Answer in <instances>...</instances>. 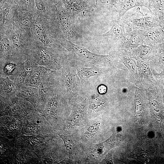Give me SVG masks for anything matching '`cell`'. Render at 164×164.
I'll return each instance as SVG.
<instances>
[{
    "instance_id": "obj_14",
    "label": "cell",
    "mask_w": 164,
    "mask_h": 164,
    "mask_svg": "<svg viewBox=\"0 0 164 164\" xmlns=\"http://www.w3.org/2000/svg\"><path fill=\"white\" fill-rule=\"evenodd\" d=\"M148 9L157 18L164 28V0H149Z\"/></svg>"
},
{
    "instance_id": "obj_10",
    "label": "cell",
    "mask_w": 164,
    "mask_h": 164,
    "mask_svg": "<svg viewBox=\"0 0 164 164\" xmlns=\"http://www.w3.org/2000/svg\"><path fill=\"white\" fill-rule=\"evenodd\" d=\"M16 57L0 59V77H9L15 73L19 64L24 61Z\"/></svg>"
},
{
    "instance_id": "obj_19",
    "label": "cell",
    "mask_w": 164,
    "mask_h": 164,
    "mask_svg": "<svg viewBox=\"0 0 164 164\" xmlns=\"http://www.w3.org/2000/svg\"><path fill=\"white\" fill-rule=\"evenodd\" d=\"M155 56L159 64L164 67V43L160 44L155 47Z\"/></svg>"
},
{
    "instance_id": "obj_16",
    "label": "cell",
    "mask_w": 164,
    "mask_h": 164,
    "mask_svg": "<svg viewBox=\"0 0 164 164\" xmlns=\"http://www.w3.org/2000/svg\"><path fill=\"white\" fill-rule=\"evenodd\" d=\"M0 94L5 97L15 93L17 87L8 77H0Z\"/></svg>"
},
{
    "instance_id": "obj_18",
    "label": "cell",
    "mask_w": 164,
    "mask_h": 164,
    "mask_svg": "<svg viewBox=\"0 0 164 164\" xmlns=\"http://www.w3.org/2000/svg\"><path fill=\"white\" fill-rule=\"evenodd\" d=\"M66 6L75 11H81L84 8V3L82 0H62Z\"/></svg>"
},
{
    "instance_id": "obj_7",
    "label": "cell",
    "mask_w": 164,
    "mask_h": 164,
    "mask_svg": "<svg viewBox=\"0 0 164 164\" xmlns=\"http://www.w3.org/2000/svg\"><path fill=\"white\" fill-rule=\"evenodd\" d=\"M149 0H109V4L117 10L119 18H123L125 13L131 9L138 6H144L148 8Z\"/></svg>"
},
{
    "instance_id": "obj_5",
    "label": "cell",
    "mask_w": 164,
    "mask_h": 164,
    "mask_svg": "<svg viewBox=\"0 0 164 164\" xmlns=\"http://www.w3.org/2000/svg\"><path fill=\"white\" fill-rule=\"evenodd\" d=\"M60 85L56 70H52L43 79L38 88L40 101L43 103L46 98L50 97Z\"/></svg>"
},
{
    "instance_id": "obj_15",
    "label": "cell",
    "mask_w": 164,
    "mask_h": 164,
    "mask_svg": "<svg viewBox=\"0 0 164 164\" xmlns=\"http://www.w3.org/2000/svg\"><path fill=\"white\" fill-rule=\"evenodd\" d=\"M77 74L81 81H86L91 77L101 74L103 72V69L99 67L93 66L92 67H76Z\"/></svg>"
},
{
    "instance_id": "obj_2",
    "label": "cell",
    "mask_w": 164,
    "mask_h": 164,
    "mask_svg": "<svg viewBox=\"0 0 164 164\" xmlns=\"http://www.w3.org/2000/svg\"><path fill=\"white\" fill-rule=\"evenodd\" d=\"M63 45L68 50L76 55L79 59L93 65L99 67L111 64L114 62L111 55H102L91 52L82 46L66 40Z\"/></svg>"
},
{
    "instance_id": "obj_9",
    "label": "cell",
    "mask_w": 164,
    "mask_h": 164,
    "mask_svg": "<svg viewBox=\"0 0 164 164\" xmlns=\"http://www.w3.org/2000/svg\"><path fill=\"white\" fill-rule=\"evenodd\" d=\"M52 70L39 65L29 73L23 85L38 88L43 79Z\"/></svg>"
},
{
    "instance_id": "obj_26",
    "label": "cell",
    "mask_w": 164,
    "mask_h": 164,
    "mask_svg": "<svg viewBox=\"0 0 164 164\" xmlns=\"http://www.w3.org/2000/svg\"><path fill=\"white\" fill-rule=\"evenodd\" d=\"M84 0V1H87H87H89V0Z\"/></svg>"
},
{
    "instance_id": "obj_3",
    "label": "cell",
    "mask_w": 164,
    "mask_h": 164,
    "mask_svg": "<svg viewBox=\"0 0 164 164\" xmlns=\"http://www.w3.org/2000/svg\"><path fill=\"white\" fill-rule=\"evenodd\" d=\"M76 66L71 61L57 70L60 82L67 94H71L82 90V81L79 77Z\"/></svg>"
},
{
    "instance_id": "obj_8",
    "label": "cell",
    "mask_w": 164,
    "mask_h": 164,
    "mask_svg": "<svg viewBox=\"0 0 164 164\" xmlns=\"http://www.w3.org/2000/svg\"><path fill=\"white\" fill-rule=\"evenodd\" d=\"M144 43L155 47L164 43V28L157 27L142 29Z\"/></svg>"
},
{
    "instance_id": "obj_6",
    "label": "cell",
    "mask_w": 164,
    "mask_h": 164,
    "mask_svg": "<svg viewBox=\"0 0 164 164\" xmlns=\"http://www.w3.org/2000/svg\"><path fill=\"white\" fill-rule=\"evenodd\" d=\"M38 66L32 59L27 57L25 61L19 64L15 73L9 78L18 87L23 84L29 73Z\"/></svg>"
},
{
    "instance_id": "obj_17",
    "label": "cell",
    "mask_w": 164,
    "mask_h": 164,
    "mask_svg": "<svg viewBox=\"0 0 164 164\" xmlns=\"http://www.w3.org/2000/svg\"><path fill=\"white\" fill-rule=\"evenodd\" d=\"M151 47L146 45H142L138 47L136 50V56L142 60H147L151 58L153 53Z\"/></svg>"
},
{
    "instance_id": "obj_22",
    "label": "cell",
    "mask_w": 164,
    "mask_h": 164,
    "mask_svg": "<svg viewBox=\"0 0 164 164\" xmlns=\"http://www.w3.org/2000/svg\"><path fill=\"white\" fill-rule=\"evenodd\" d=\"M98 92L100 94H103L107 91V87L104 85H102L98 87L97 90Z\"/></svg>"
},
{
    "instance_id": "obj_12",
    "label": "cell",
    "mask_w": 164,
    "mask_h": 164,
    "mask_svg": "<svg viewBox=\"0 0 164 164\" xmlns=\"http://www.w3.org/2000/svg\"><path fill=\"white\" fill-rule=\"evenodd\" d=\"M125 24L122 18H119L114 21L111 28L101 35L103 37L110 36L114 37L122 41L123 43L127 39L129 34L125 31Z\"/></svg>"
},
{
    "instance_id": "obj_23",
    "label": "cell",
    "mask_w": 164,
    "mask_h": 164,
    "mask_svg": "<svg viewBox=\"0 0 164 164\" xmlns=\"http://www.w3.org/2000/svg\"><path fill=\"white\" fill-rule=\"evenodd\" d=\"M144 65L143 66L142 70L143 72L146 75L150 74V71L148 66L147 65L148 64L145 62H143Z\"/></svg>"
},
{
    "instance_id": "obj_11",
    "label": "cell",
    "mask_w": 164,
    "mask_h": 164,
    "mask_svg": "<svg viewBox=\"0 0 164 164\" xmlns=\"http://www.w3.org/2000/svg\"><path fill=\"white\" fill-rule=\"evenodd\" d=\"M56 3V7L57 13V19L63 30L68 36H73L75 32L73 27L72 19L63 9L62 7Z\"/></svg>"
},
{
    "instance_id": "obj_24",
    "label": "cell",
    "mask_w": 164,
    "mask_h": 164,
    "mask_svg": "<svg viewBox=\"0 0 164 164\" xmlns=\"http://www.w3.org/2000/svg\"><path fill=\"white\" fill-rule=\"evenodd\" d=\"M21 23L25 26H28L29 23V20L28 18L26 17H22L20 20Z\"/></svg>"
},
{
    "instance_id": "obj_25",
    "label": "cell",
    "mask_w": 164,
    "mask_h": 164,
    "mask_svg": "<svg viewBox=\"0 0 164 164\" xmlns=\"http://www.w3.org/2000/svg\"><path fill=\"white\" fill-rule=\"evenodd\" d=\"M161 78L164 81V70H163L159 74Z\"/></svg>"
},
{
    "instance_id": "obj_20",
    "label": "cell",
    "mask_w": 164,
    "mask_h": 164,
    "mask_svg": "<svg viewBox=\"0 0 164 164\" xmlns=\"http://www.w3.org/2000/svg\"><path fill=\"white\" fill-rule=\"evenodd\" d=\"M35 30L36 34L40 40L45 45L50 46V43L46 36L44 30L42 26L38 23L36 25Z\"/></svg>"
},
{
    "instance_id": "obj_13",
    "label": "cell",
    "mask_w": 164,
    "mask_h": 164,
    "mask_svg": "<svg viewBox=\"0 0 164 164\" xmlns=\"http://www.w3.org/2000/svg\"><path fill=\"white\" fill-rule=\"evenodd\" d=\"M129 37L124 42L123 46L128 49L136 48L144 43L142 29L133 30L129 34Z\"/></svg>"
},
{
    "instance_id": "obj_4",
    "label": "cell",
    "mask_w": 164,
    "mask_h": 164,
    "mask_svg": "<svg viewBox=\"0 0 164 164\" xmlns=\"http://www.w3.org/2000/svg\"><path fill=\"white\" fill-rule=\"evenodd\" d=\"M144 15L140 11L139 7L137 8L134 13L123 17L122 19L125 24L127 25L133 30L140 29H148L157 27H163L157 18L153 14Z\"/></svg>"
},
{
    "instance_id": "obj_21",
    "label": "cell",
    "mask_w": 164,
    "mask_h": 164,
    "mask_svg": "<svg viewBox=\"0 0 164 164\" xmlns=\"http://www.w3.org/2000/svg\"><path fill=\"white\" fill-rule=\"evenodd\" d=\"M62 138H63L64 141V144L67 150L69 151H72L74 149V145L70 139L67 137H62Z\"/></svg>"
},
{
    "instance_id": "obj_1",
    "label": "cell",
    "mask_w": 164,
    "mask_h": 164,
    "mask_svg": "<svg viewBox=\"0 0 164 164\" xmlns=\"http://www.w3.org/2000/svg\"><path fill=\"white\" fill-rule=\"evenodd\" d=\"M39 65L57 70L61 69L70 61L56 49L37 48L29 56Z\"/></svg>"
},
{
    "instance_id": "obj_27",
    "label": "cell",
    "mask_w": 164,
    "mask_h": 164,
    "mask_svg": "<svg viewBox=\"0 0 164 164\" xmlns=\"http://www.w3.org/2000/svg\"></svg>"
}]
</instances>
